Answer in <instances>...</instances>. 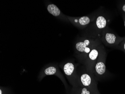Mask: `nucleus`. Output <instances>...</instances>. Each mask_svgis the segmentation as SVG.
Here are the masks:
<instances>
[{"label":"nucleus","instance_id":"2eb2a0df","mask_svg":"<svg viewBox=\"0 0 125 94\" xmlns=\"http://www.w3.org/2000/svg\"><path fill=\"white\" fill-rule=\"evenodd\" d=\"M123 15V19L124 22V27L125 28V14H122Z\"/></svg>","mask_w":125,"mask_h":94},{"label":"nucleus","instance_id":"ddd939ff","mask_svg":"<svg viewBox=\"0 0 125 94\" xmlns=\"http://www.w3.org/2000/svg\"><path fill=\"white\" fill-rule=\"evenodd\" d=\"M0 94H12L11 92L9 91L8 90L0 87Z\"/></svg>","mask_w":125,"mask_h":94},{"label":"nucleus","instance_id":"9d476101","mask_svg":"<svg viewBox=\"0 0 125 94\" xmlns=\"http://www.w3.org/2000/svg\"><path fill=\"white\" fill-rule=\"evenodd\" d=\"M68 94H101L85 87H72Z\"/></svg>","mask_w":125,"mask_h":94},{"label":"nucleus","instance_id":"9b49d317","mask_svg":"<svg viewBox=\"0 0 125 94\" xmlns=\"http://www.w3.org/2000/svg\"><path fill=\"white\" fill-rule=\"evenodd\" d=\"M47 10L49 13L54 16H59L61 14L60 10L54 4H51L48 5Z\"/></svg>","mask_w":125,"mask_h":94},{"label":"nucleus","instance_id":"f257e3e1","mask_svg":"<svg viewBox=\"0 0 125 94\" xmlns=\"http://www.w3.org/2000/svg\"><path fill=\"white\" fill-rule=\"evenodd\" d=\"M101 42L100 37L92 34L90 37L77 42L75 48L80 61L84 63L91 51Z\"/></svg>","mask_w":125,"mask_h":94},{"label":"nucleus","instance_id":"0eeeda50","mask_svg":"<svg viewBox=\"0 0 125 94\" xmlns=\"http://www.w3.org/2000/svg\"><path fill=\"white\" fill-rule=\"evenodd\" d=\"M64 74L69 80L72 87L80 86L78 74L76 73L75 64L71 61L65 63L62 67Z\"/></svg>","mask_w":125,"mask_h":94},{"label":"nucleus","instance_id":"6e6552de","mask_svg":"<svg viewBox=\"0 0 125 94\" xmlns=\"http://www.w3.org/2000/svg\"><path fill=\"white\" fill-rule=\"evenodd\" d=\"M43 74L45 75H58L59 77L61 78L63 83L65 85L66 89L67 94L68 93V88L67 85L66 81H64V79L63 78L62 76L61 75V74L59 72V71L57 69V68L53 66H50V67L46 68L44 70Z\"/></svg>","mask_w":125,"mask_h":94},{"label":"nucleus","instance_id":"4468645a","mask_svg":"<svg viewBox=\"0 0 125 94\" xmlns=\"http://www.w3.org/2000/svg\"><path fill=\"white\" fill-rule=\"evenodd\" d=\"M120 9L122 14H125V2L123 3L120 5Z\"/></svg>","mask_w":125,"mask_h":94},{"label":"nucleus","instance_id":"1a4fd4ad","mask_svg":"<svg viewBox=\"0 0 125 94\" xmlns=\"http://www.w3.org/2000/svg\"><path fill=\"white\" fill-rule=\"evenodd\" d=\"M97 14L93 15L92 16H85L81 17L79 19H73V22L75 23L78 24L80 26L85 27L90 24L91 23L93 22Z\"/></svg>","mask_w":125,"mask_h":94},{"label":"nucleus","instance_id":"f8f14e48","mask_svg":"<svg viewBox=\"0 0 125 94\" xmlns=\"http://www.w3.org/2000/svg\"><path fill=\"white\" fill-rule=\"evenodd\" d=\"M117 49L123 51L125 54V36L124 37V39L123 41H122L118 47Z\"/></svg>","mask_w":125,"mask_h":94},{"label":"nucleus","instance_id":"f03ea898","mask_svg":"<svg viewBox=\"0 0 125 94\" xmlns=\"http://www.w3.org/2000/svg\"><path fill=\"white\" fill-rule=\"evenodd\" d=\"M106 52L104 48L100 54L93 68V74L97 81L107 78L108 76L106 66Z\"/></svg>","mask_w":125,"mask_h":94},{"label":"nucleus","instance_id":"7ed1b4c3","mask_svg":"<svg viewBox=\"0 0 125 94\" xmlns=\"http://www.w3.org/2000/svg\"><path fill=\"white\" fill-rule=\"evenodd\" d=\"M124 37L119 36L115 32L107 27L102 32L100 40L103 45L117 49Z\"/></svg>","mask_w":125,"mask_h":94},{"label":"nucleus","instance_id":"423d86ee","mask_svg":"<svg viewBox=\"0 0 125 94\" xmlns=\"http://www.w3.org/2000/svg\"><path fill=\"white\" fill-rule=\"evenodd\" d=\"M104 48V46L101 42L91 51L83 63L86 69L93 73V68L95 62L100 52Z\"/></svg>","mask_w":125,"mask_h":94},{"label":"nucleus","instance_id":"39448f33","mask_svg":"<svg viewBox=\"0 0 125 94\" xmlns=\"http://www.w3.org/2000/svg\"><path fill=\"white\" fill-rule=\"evenodd\" d=\"M109 19L103 14H97L92 22V34L101 37L102 32L108 27Z\"/></svg>","mask_w":125,"mask_h":94},{"label":"nucleus","instance_id":"20e7f679","mask_svg":"<svg viewBox=\"0 0 125 94\" xmlns=\"http://www.w3.org/2000/svg\"><path fill=\"white\" fill-rule=\"evenodd\" d=\"M78 75L80 86L88 88L97 93H100L97 87L98 81L93 73L85 67V69Z\"/></svg>","mask_w":125,"mask_h":94}]
</instances>
